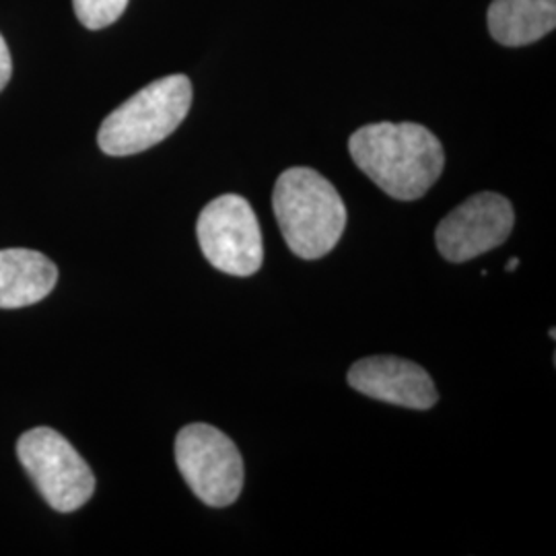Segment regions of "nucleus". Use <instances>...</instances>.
<instances>
[{
	"mask_svg": "<svg viewBox=\"0 0 556 556\" xmlns=\"http://www.w3.org/2000/svg\"><path fill=\"white\" fill-rule=\"evenodd\" d=\"M351 157L379 190L392 199H422L445 167L438 137L415 122H378L349 139Z\"/></svg>",
	"mask_w": 556,
	"mask_h": 556,
	"instance_id": "nucleus-1",
	"label": "nucleus"
},
{
	"mask_svg": "<svg viewBox=\"0 0 556 556\" xmlns=\"http://www.w3.org/2000/svg\"><path fill=\"white\" fill-rule=\"evenodd\" d=\"M273 208L289 250L303 260L330 254L346 227V206L337 188L309 167H291L278 176Z\"/></svg>",
	"mask_w": 556,
	"mask_h": 556,
	"instance_id": "nucleus-2",
	"label": "nucleus"
},
{
	"mask_svg": "<svg viewBox=\"0 0 556 556\" xmlns=\"http://www.w3.org/2000/svg\"><path fill=\"white\" fill-rule=\"evenodd\" d=\"M190 105L192 83L186 75L153 80L103 119L98 144L112 157L142 153L176 132Z\"/></svg>",
	"mask_w": 556,
	"mask_h": 556,
	"instance_id": "nucleus-3",
	"label": "nucleus"
},
{
	"mask_svg": "<svg viewBox=\"0 0 556 556\" xmlns=\"http://www.w3.org/2000/svg\"><path fill=\"white\" fill-rule=\"evenodd\" d=\"M17 456L43 501L60 514L77 511L96 493V477L71 441L50 427L21 435Z\"/></svg>",
	"mask_w": 556,
	"mask_h": 556,
	"instance_id": "nucleus-4",
	"label": "nucleus"
},
{
	"mask_svg": "<svg viewBox=\"0 0 556 556\" xmlns=\"http://www.w3.org/2000/svg\"><path fill=\"white\" fill-rule=\"evenodd\" d=\"M176 462L192 493L208 507H227L243 489V459L223 431L194 422L176 438Z\"/></svg>",
	"mask_w": 556,
	"mask_h": 556,
	"instance_id": "nucleus-5",
	"label": "nucleus"
},
{
	"mask_svg": "<svg viewBox=\"0 0 556 556\" xmlns=\"http://www.w3.org/2000/svg\"><path fill=\"white\" fill-rule=\"evenodd\" d=\"M204 258L231 277H252L264 262V241L256 213L238 194L208 202L197 223Z\"/></svg>",
	"mask_w": 556,
	"mask_h": 556,
	"instance_id": "nucleus-6",
	"label": "nucleus"
},
{
	"mask_svg": "<svg viewBox=\"0 0 556 556\" xmlns=\"http://www.w3.org/2000/svg\"><path fill=\"white\" fill-rule=\"evenodd\" d=\"M516 213L511 202L495 194L480 192L456 206L439 223L435 243L439 254L454 264L478 258L511 236Z\"/></svg>",
	"mask_w": 556,
	"mask_h": 556,
	"instance_id": "nucleus-7",
	"label": "nucleus"
},
{
	"mask_svg": "<svg viewBox=\"0 0 556 556\" xmlns=\"http://www.w3.org/2000/svg\"><path fill=\"white\" fill-rule=\"evenodd\" d=\"M349 386L365 396L413 410H429L439 400L433 379L420 365L390 355L357 361L349 369Z\"/></svg>",
	"mask_w": 556,
	"mask_h": 556,
	"instance_id": "nucleus-8",
	"label": "nucleus"
},
{
	"mask_svg": "<svg viewBox=\"0 0 556 556\" xmlns=\"http://www.w3.org/2000/svg\"><path fill=\"white\" fill-rule=\"evenodd\" d=\"M59 280V268L36 250H0V309H20L48 298Z\"/></svg>",
	"mask_w": 556,
	"mask_h": 556,
	"instance_id": "nucleus-9",
	"label": "nucleus"
},
{
	"mask_svg": "<svg viewBox=\"0 0 556 556\" xmlns=\"http://www.w3.org/2000/svg\"><path fill=\"white\" fill-rule=\"evenodd\" d=\"M486 23L493 40L521 48L555 29L556 0H493Z\"/></svg>",
	"mask_w": 556,
	"mask_h": 556,
	"instance_id": "nucleus-10",
	"label": "nucleus"
},
{
	"mask_svg": "<svg viewBox=\"0 0 556 556\" xmlns=\"http://www.w3.org/2000/svg\"><path fill=\"white\" fill-rule=\"evenodd\" d=\"M75 15L83 27L98 31L122 17L128 0H73Z\"/></svg>",
	"mask_w": 556,
	"mask_h": 556,
	"instance_id": "nucleus-11",
	"label": "nucleus"
},
{
	"mask_svg": "<svg viewBox=\"0 0 556 556\" xmlns=\"http://www.w3.org/2000/svg\"><path fill=\"white\" fill-rule=\"evenodd\" d=\"M11 75H13V60H11L7 41L0 36V91L7 87V83L11 80Z\"/></svg>",
	"mask_w": 556,
	"mask_h": 556,
	"instance_id": "nucleus-12",
	"label": "nucleus"
},
{
	"mask_svg": "<svg viewBox=\"0 0 556 556\" xmlns=\"http://www.w3.org/2000/svg\"><path fill=\"white\" fill-rule=\"evenodd\" d=\"M517 266H519V260L511 258V260H509V262H507V268H505V270H507V273H514V270H516Z\"/></svg>",
	"mask_w": 556,
	"mask_h": 556,
	"instance_id": "nucleus-13",
	"label": "nucleus"
}]
</instances>
